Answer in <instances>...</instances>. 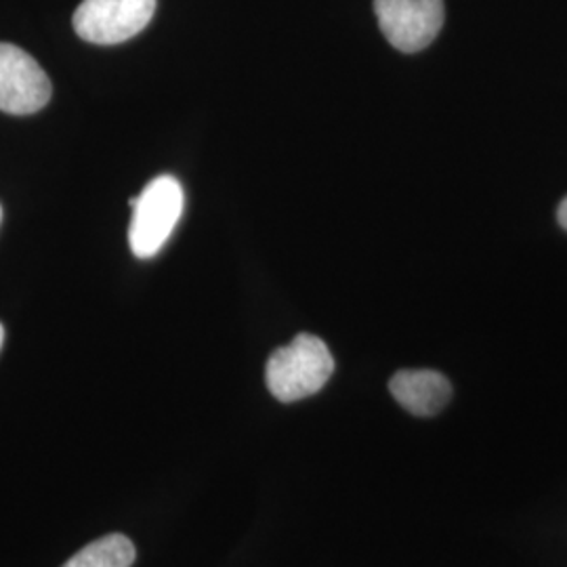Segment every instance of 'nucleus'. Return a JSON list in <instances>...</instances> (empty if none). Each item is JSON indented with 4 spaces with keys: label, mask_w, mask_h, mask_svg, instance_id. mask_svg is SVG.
Returning a JSON list of instances; mask_svg holds the SVG:
<instances>
[{
    "label": "nucleus",
    "mask_w": 567,
    "mask_h": 567,
    "mask_svg": "<svg viewBox=\"0 0 567 567\" xmlns=\"http://www.w3.org/2000/svg\"><path fill=\"white\" fill-rule=\"evenodd\" d=\"M332 372L334 360L324 341L303 332L271 353L265 368V383L278 402L292 404L318 393Z\"/></svg>",
    "instance_id": "1"
},
{
    "label": "nucleus",
    "mask_w": 567,
    "mask_h": 567,
    "mask_svg": "<svg viewBox=\"0 0 567 567\" xmlns=\"http://www.w3.org/2000/svg\"><path fill=\"white\" fill-rule=\"evenodd\" d=\"M133 221L128 229V244L135 257L152 259L163 250L173 229L183 215L182 183L171 175H161L143 187L137 198L128 200Z\"/></svg>",
    "instance_id": "2"
},
{
    "label": "nucleus",
    "mask_w": 567,
    "mask_h": 567,
    "mask_svg": "<svg viewBox=\"0 0 567 567\" xmlns=\"http://www.w3.org/2000/svg\"><path fill=\"white\" fill-rule=\"evenodd\" d=\"M156 13V0H82L74 30L82 41L121 44L137 37Z\"/></svg>",
    "instance_id": "3"
},
{
    "label": "nucleus",
    "mask_w": 567,
    "mask_h": 567,
    "mask_svg": "<svg viewBox=\"0 0 567 567\" xmlns=\"http://www.w3.org/2000/svg\"><path fill=\"white\" fill-rule=\"evenodd\" d=\"M379 25L402 53H419L437 39L444 25V0H374Z\"/></svg>",
    "instance_id": "4"
},
{
    "label": "nucleus",
    "mask_w": 567,
    "mask_h": 567,
    "mask_svg": "<svg viewBox=\"0 0 567 567\" xmlns=\"http://www.w3.org/2000/svg\"><path fill=\"white\" fill-rule=\"evenodd\" d=\"M51 100V81L39 61L20 47L0 42V110L28 116Z\"/></svg>",
    "instance_id": "5"
},
{
    "label": "nucleus",
    "mask_w": 567,
    "mask_h": 567,
    "mask_svg": "<svg viewBox=\"0 0 567 567\" xmlns=\"http://www.w3.org/2000/svg\"><path fill=\"white\" fill-rule=\"evenodd\" d=\"M389 391L398 404L414 416H433L446 408L452 398V385L442 372L435 370H400Z\"/></svg>",
    "instance_id": "6"
},
{
    "label": "nucleus",
    "mask_w": 567,
    "mask_h": 567,
    "mask_svg": "<svg viewBox=\"0 0 567 567\" xmlns=\"http://www.w3.org/2000/svg\"><path fill=\"white\" fill-rule=\"evenodd\" d=\"M135 561V545L122 534H107L81 548L61 567H131Z\"/></svg>",
    "instance_id": "7"
},
{
    "label": "nucleus",
    "mask_w": 567,
    "mask_h": 567,
    "mask_svg": "<svg viewBox=\"0 0 567 567\" xmlns=\"http://www.w3.org/2000/svg\"><path fill=\"white\" fill-rule=\"evenodd\" d=\"M557 219L564 229H567V198L564 203L559 204V210H557Z\"/></svg>",
    "instance_id": "8"
},
{
    "label": "nucleus",
    "mask_w": 567,
    "mask_h": 567,
    "mask_svg": "<svg viewBox=\"0 0 567 567\" xmlns=\"http://www.w3.org/2000/svg\"><path fill=\"white\" fill-rule=\"evenodd\" d=\"M2 341H4V328L0 324V347H2Z\"/></svg>",
    "instance_id": "9"
},
{
    "label": "nucleus",
    "mask_w": 567,
    "mask_h": 567,
    "mask_svg": "<svg viewBox=\"0 0 567 567\" xmlns=\"http://www.w3.org/2000/svg\"><path fill=\"white\" fill-rule=\"evenodd\" d=\"M0 221H2V208H0Z\"/></svg>",
    "instance_id": "10"
}]
</instances>
